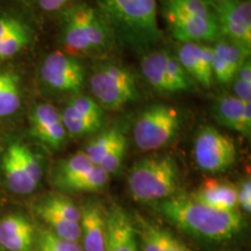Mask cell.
<instances>
[{
	"instance_id": "cell-1",
	"label": "cell",
	"mask_w": 251,
	"mask_h": 251,
	"mask_svg": "<svg viewBox=\"0 0 251 251\" xmlns=\"http://www.w3.org/2000/svg\"><path fill=\"white\" fill-rule=\"evenodd\" d=\"M157 209L176 227L211 241L234 237L243 228L244 221L238 211H221L203 205L190 193L177 192L157 202Z\"/></svg>"
},
{
	"instance_id": "cell-2",
	"label": "cell",
	"mask_w": 251,
	"mask_h": 251,
	"mask_svg": "<svg viewBox=\"0 0 251 251\" xmlns=\"http://www.w3.org/2000/svg\"><path fill=\"white\" fill-rule=\"evenodd\" d=\"M115 43L135 51L152 49L162 40L156 0H96Z\"/></svg>"
},
{
	"instance_id": "cell-3",
	"label": "cell",
	"mask_w": 251,
	"mask_h": 251,
	"mask_svg": "<svg viewBox=\"0 0 251 251\" xmlns=\"http://www.w3.org/2000/svg\"><path fill=\"white\" fill-rule=\"evenodd\" d=\"M58 36L63 49L75 57L107 51L115 43L98 9L86 2H74L59 13Z\"/></svg>"
},
{
	"instance_id": "cell-4",
	"label": "cell",
	"mask_w": 251,
	"mask_h": 251,
	"mask_svg": "<svg viewBox=\"0 0 251 251\" xmlns=\"http://www.w3.org/2000/svg\"><path fill=\"white\" fill-rule=\"evenodd\" d=\"M161 6L178 42H215L221 37L214 11L206 0H161Z\"/></svg>"
},
{
	"instance_id": "cell-5",
	"label": "cell",
	"mask_w": 251,
	"mask_h": 251,
	"mask_svg": "<svg viewBox=\"0 0 251 251\" xmlns=\"http://www.w3.org/2000/svg\"><path fill=\"white\" fill-rule=\"evenodd\" d=\"M134 200L159 202L175 196L179 188V169L174 157L150 156L136 162L128 176Z\"/></svg>"
},
{
	"instance_id": "cell-6",
	"label": "cell",
	"mask_w": 251,
	"mask_h": 251,
	"mask_svg": "<svg viewBox=\"0 0 251 251\" xmlns=\"http://www.w3.org/2000/svg\"><path fill=\"white\" fill-rule=\"evenodd\" d=\"M92 98L103 111H118L139 99L136 77L120 63H102L90 77Z\"/></svg>"
},
{
	"instance_id": "cell-7",
	"label": "cell",
	"mask_w": 251,
	"mask_h": 251,
	"mask_svg": "<svg viewBox=\"0 0 251 251\" xmlns=\"http://www.w3.org/2000/svg\"><path fill=\"white\" fill-rule=\"evenodd\" d=\"M35 41V24L24 4L0 0V64L24 55Z\"/></svg>"
},
{
	"instance_id": "cell-8",
	"label": "cell",
	"mask_w": 251,
	"mask_h": 251,
	"mask_svg": "<svg viewBox=\"0 0 251 251\" xmlns=\"http://www.w3.org/2000/svg\"><path fill=\"white\" fill-rule=\"evenodd\" d=\"M181 113L175 106L155 103L137 117L133 128L136 147L143 151L158 150L177 136L181 128Z\"/></svg>"
},
{
	"instance_id": "cell-9",
	"label": "cell",
	"mask_w": 251,
	"mask_h": 251,
	"mask_svg": "<svg viewBox=\"0 0 251 251\" xmlns=\"http://www.w3.org/2000/svg\"><path fill=\"white\" fill-rule=\"evenodd\" d=\"M37 75L41 87L54 96H78L85 84V68L81 62L59 50L46 56Z\"/></svg>"
},
{
	"instance_id": "cell-10",
	"label": "cell",
	"mask_w": 251,
	"mask_h": 251,
	"mask_svg": "<svg viewBox=\"0 0 251 251\" xmlns=\"http://www.w3.org/2000/svg\"><path fill=\"white\" fill-rule=\"evenodd\" d=\"M1 171L6 186L19 196L33 193L42 179L39 157L25 143L13 141L1 157Z\"/></svg>"
},
{
	"instance_id": "cell-11",
	"label": "cell",
	"mask_w": 251,
	"mask_h": 251,
	"mask_svg": "<svg viewBox=\"0 0 251 251\" xmlns=\"http://www.w3.org/2000/svg\"><path fill=\"white\" fill-rule=\"evenodd\" d=\"M140 67L144 79L159 92H187L194 87V80L181 67L177 56L166 50H152L144 55Z\"/></svg>"
},
{
	"instance_id": "cell-12",
	"label": "cell",
	"mask_w": 251,
	"mask_h": 251,
	"mask_svg": "<svg viewBox=\"0 0 251 251\" xmlns=\"http://www.w3.org/2000/svg\"><path fill=\"white\" fill-rule=\"evenodd\" d=\"M193 153L197 165L212 174L228 170L237 156L234 140L209 126L200 128L197 133Z\"/></svg>"
},
{
	"instance_id": "cell-13",
	"label": "cell",
	"mask_w": 251,
	"mask_h": 251,
	"mask_svg": "<svg viewBox=\"0 0 251 251\" xmlns=\"http://www.w3.org/2000/svg\"><path fill=\"white\" fill-rule=\"evenodd\" d=\"M214 11L221 37L251 48L250 0H206Z\"/></svg>"
},
{
	"instance_id": "cell-14",
	"label": "cell",
	"mask_w": 251,
	"mask_h": 251,
	"mask_svg": "<svg viewBox=\"0 0 251 251\" xmlns=\"http://www.w3.org/2000/svg\"><path fill=\"white\" fill-rule=\"evenodd\" d=\"M67 134L80 137L98 131L105 120V111L94 101L92 97H71L61 113Z\"/></svg>"
},
{
	"instance_id": "cell-15",
	"label": "cell",
	"mask_w": 251,
	"mask_h": 251,
	"mask_svg": "<svg viewBox=\"0 0 251 251\" xmlns=\"http://www.w3.org/2000/svg\"><path fill=\"white\" fill-rule=\"evenodd\" d=\"M29 131L33 139L51 150H59L67 142L61 113L51 103L39 102L31 108Z\"/></svg>"
},
{
	"instance_id": "cell-16",
	"label": "cell",
	"mask_w": 251,
	"mask_h": 251,
	"mask_svg": "<svg viewBox=\"0 0 251 251\" xmlns=\"http://www.w3.org/2000/svg\"><path fill=\"white\" fill-rule=\"evenodd\" d=\"M250 49L241 43L220 37L212 46L213 79L230 84L244 62L250 57Z\"/></svg>"
},
{
	"instance_id": "cell-17",
	"label": "cell",
	"mask_w": 251,
	"mask_h": 251,
	"mask_svg": "<svg viewBox=\"0 0 251 251\" xmlns=\"http://www.w3.org/2000/svg\"><path fill=\"white\" fill-rule=\"evenodd\" d=\"M212 115L222 127L250 136L251 134V105L243 102L234 94H222L212 105Z\"/></svg>"
},
{
	"instance_id": "cell-18",
	"label": "cell",
	"mask_w": 251,
	"mask_h": 251,
	"mask_svg": "<svg viewBox=\"0 0 251 251\" xmlns=\"http://www.w3.org/2000/svg\"><path fill=\"white\" fill-rule=\"evenodd\" d=\"M107 215L105 251H140L134 220L119 205H113Z\"/></svg>"
},
{
	"instance_id": "cell-19",
	"label": "cell",
	"mask_w": 251,
	"mask_h": 251,
	"mask_svg": "<svg viewBox=\"0 0 251 251\" xmlns=\"http://www.w3.org/2000/svg\"><path fill=\"white\" fill-rule=\"evenodd\" d=\"M83 251H105L107 236V215L97 201H86L80 208Z\"/></svg>"
},
{
	"instance_id": "cell-20",
	"label": "cell",
	"mask_w": 251,
	"mask_h": 251,
	"mask_svg": "<svg viewBox=\"0 0 251 251\" xmlns=\"http://www.w3.org/2000/svg\"><path fill=\"white\" fill-rule=\"evenodd\" d=\"M178 61L188 76L202 86L209 87L213 83L212 47L199 42L181 43L177 50Z\"/></svg>"
},
{
	"instance_id": "cell-21",
	"label": "cell",
	"mask_w": 251,
	"mask_h": 251,
	"mask_svg": "<svg viewBox=\"0 0 251 251\" xmlns=\"http://www.w3.org/2000/svg\"><path fill=\"white\" fill-rule=\"evenodd\" d=\"M35 231L26 216L9 214L0 220V246L7 251H31Z\"/></svg>"
},
{
	"instance_id": "cell-22",
	"label": "cell",
	"mask_w": 251,
	"mask_h": 251,
	"mask_svg": "<svg viewBox=\"0 0 251 251\" xmlns=\"http://www.w3.org/2000/svg\"><path fill=\"white\" fill-rule=\"evenodd\" d=\"M134 226L141 251H191L171 233L150 224L142 216H136Z\"/></svg>"
},
{
	"instance_id": "cell-23",
	"label": "cell",
	"mask_w": 251,
	"mask_h": 251,
	"mask_svg": "<svg viewBox=\"0 0 251 251\" xmlns=\"http://www.w3.org/2000/svg\"><path fill=\"white\" fill-rule=\"evenodd\" d=\"M190 194L199 202L212 208L237 211V186L229 181L208 178Z\"/></svg>"
},
{
	"instance_id": "cell-24",
	"label": "cell",
	"mask_w": 251,
	"mask_h": 251,
	"mask_svg": "<svg viewBox=\"0 0 251 251\" xmlns=\"http://www.w3.org/2000/svg\"><path fill=\"white\" fill-rule=\"evenodd\" d=\"M24 100V80L12 68H0V120L20 111Z\"/></svg>"
},
{
	"instance_id": "cell-25",
	"label": "cell",
	"mask_w": 251,
	"mask_h": 251,
	"mask_svg": "<svg viewBox=\"0 0 251 251\" xmlns=\"http://www.w3.org/2000/svg\"><path fill=\"white\" fill-rule=\"evenodd\" d=\"M93 166L96 165L90 161L85 152L78 151L69 158L58 163L54 176V184L57 187H61L68 181H71L76 178H79L80 176L85 175Z\"/></svg>"
},
{
	"instance_id": "cell-26",
	"label": "cell",
	"mask_w": 251,
	"mask_h": 251,
	"mask_svg": "<svg viewBox=\"0 0 251 251\" xmlns=\"http://www.w3.org/2000/svg\"><path fill=\"white\" fill-rule=\"evenodd\" d=\"M36 213L43 222L48 226V229L52 234L63 240L69 241V242L79 243L81 238V229L80 224L72 222L70 220H67L62 216H59L55 213L47 211L45 208L36 206Z\"/></svg>"
},
{
	"instance_id": "cell-27",
	"label": "cell",
	"mask_w": 251,
	"mask_h": 251,
	"mask_svg": "<svg viewBox=\"0 0 251 251\" xmlns=\"http://www.w3.org/2000/svg\"><path fill=\"white\" fill-rule=\"evenodd\" d=\"M124 136L125 134L119 128H109L91 140L83 151L94 165L98 166L113 147Z\"/></svg>"
},
{
	"instance_id": "cell-28",
	"label": "cell",
	"mask_w": 251,
	"mask_h": 251,
	"mask_svg": "<svg viewBox=\"0 0 251 251\" xmlns=\"http://www.w3.org/2000/svg\"><path fill=\"white\" fill-rule=\"evenodd\" d=\"M108 181L109 175L103 171L100 166L96 165L85 175L68 181L59 188L65 191H76V192H96L107 186Z\"/></svg>"
},
{
	"instance_id": "cell-29",
	"label": "cell",
	"mask_w": 251,
	"mask_h": 251,
	"mask_svg": "<svg viewBox=\"0 0 251 251\" xmlns=\"http://www.w3.org/2000/svg\"><path fill=\"white\" fill-rule=\"evenodd\" d=\"M37 207L55 213L72 222L80 224V208H78L75 202L65 196L54 194V196L47 197L37 203Z\"/></svg>"
},
{
	"instance_id": "cell-30",
	"label": "cell",
	"mask_w": 251,
	"mask_h": 251,
	"mask_svg": "<svg viewBox=\"0 0 251 251\" xmlns=\"http://www.w3.org/2000/svg\"><path fill=\"white\" fill-rule=\"evenodd\" d=\"M35 241V251H83L79 243L69 242L59 238L48 228L40 230Z\"/></svg>"
},
{
	"instance_id": "cell-31",
	"label": "cell",
	"mask_w": 251,
	"mask_h": 251,
	"mask_svg": "<svg viewBox=\"0 0 251 251\" xmlns=\"http://www.w3.org/2000/svg\"><path fill=\"white\" fill-rule=\"evenodd\" d=\"M234 96L243 102H251V63L247 59L244 64L235 76L234 80Z\"/></svg>"
},
{
	"instance_id": "cell-32",
	"label": "cell",
	"mask_w": 251,
	"mask_h": 251,
	"mask_svg": "<svg viewBox=\"0 0 251 251\" xmlns=\"http://www.w3.org/2000/svg\"><path fill=\"white\" fill-rule=\"evenodd\" d=\"M127 147H128V141L126 135L122 139L119 140V142L113 147L111 151L107 153V156L102 159V162L100 163L98 166L102 169L103 171H106L107 174L114 175L120 170L122 163L127 153Z\"/></svg>"
},
{
	"instance_id": "cell-33",
	"label": "cell",
	"mask_w": 251,
	"mask_h": 251,
	"mask_svg": "<svg viewBox=\"0 0 251 251\" xmlns=\"http://www.w3.org/2000/svg\"><path fill=\"white\" fill-rule=\"evenodd\" d=\"M31 6L45 13H61L63 9L76 2L75 0H28Z\"/></svg>"
},
{
	"instance_id": "cell-34",
	"label": "cell",
	"mask_w": 251,
	"mask_h": 251,
	"mask_svg": "<svg viewBox=\"0 0 251 251\" xmlns=\"http://www.w3.org/2000/svg\"><path fill=\"white\" fill-rule=\"evenodd\" d=\"M237 202L238 207L246 213L251 212V181L250 178H246L237 186Z\"/></svg>"
}]
</instances>
